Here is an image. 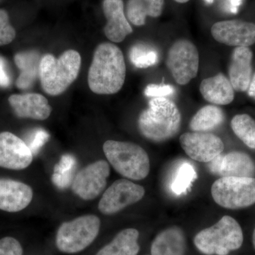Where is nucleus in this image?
Listing matches in <instances>:
<instances>
[{"label":"nucleus","mask_w":255,"mask_h":255,"mask_svg":"<svg viewBox=\"0 0 255 255\" xmlns=\"http://www.w3.org/2000/svg\"><path fill=\"white\" fill-rule=\"evenodd\" d=\"M125 60L123 53L114 43H101L96 48L89 70L88 85L97 95H114L125 82Z\"/></svg>","instance_id":"1"},{"label":"nucleus","mask_w":255,"mask_h":255,"mask_svg":"<svg viewBox=\"0 0 255 255\" xmlns=\"http://www.w3.org/2000/svg\"><path fill=\"white\" fill-rule=\"evenodd\" d=\"M181 123L179 109L167 98H152L138 119L142 135L155 142L165 141L174 137L179 132Z\"/></svg>","instance_id":"2"},{"label":"nucleus","mask_w":255,"mask_h":255,"mask_svg":"<svg viewBox=\"0 0 255 255\" xmlns=\"http://www.w3.org/2000/svg\"><path fill=\"white\" fill-rule=\"evenodd\" d=\"M81 61L80 53L74 50H66L58 58L43 55L39 73L43 90L51 96L63 93L78 78Z\"/></svg>","instance_id":"3"},{"label":"nucleus","mask_w":255,"mask_h":255,"mask_svg":"<svg viewBox=\"0 0 255 255\" xmlns=\"http://www.w3.org/2000/svg\"><path fill=\"white\" fill-rule=\"evenodd\" d=\"M194 242L196 248L203 254L227 255L241 248L243 233L236 220L225 216L214 226L197 233Z\"/></svg>","instance_id":"4"},{"label":"nucleus","mask_w":255,"mask_h":255,"mask_svg":"<svg viewBox=\"0 0 255 255\" xmlns=\"http://www.w3.org/2000/svg\"><path fill=\"white\" fill-rule=\"evenodd\" d=\"M105 155L118 173L132 180H142L150 172V159L146 151L133 142L107 140Z\"/></svg>","instance_id":"5"},{"label":"nucleus","mask_w":255,"mask_h":255,"mask_svg":"<svg viewBox=\"0 0 255 255\" xmlns=\"http://www.w3.org/2000/svg\"><path fill=\"white\" fill-rule=\"evenodd\" d=\"M100 226V219L95 215L82 216L63 223L57 233V248L69 254L83 251L97 237Z\"/></svg>","instance_id":"6"},{"label":"nucleus","mask_w":255,"mask_h":255,"mask_svg":"<svg viewBox=\"0 0 255 255\" xmlns=\"http://www.w3.org/2000/svg\"><path fill=\"white\" fill-rule=\"evenodd\" d=\"M211 195L225 209L249 207L255 204V178L221 177L213 184Z\"/></svg>","instance_id":"7"},{"label":"nucleus","mask_w":255,"mask_h":255,"mask_svg":"<svg viewBox=\"0 0 255 255\" xmlns=\"http://www.w3.org/2000/svg\"><path fill=\"white\" fill-rule=\"evenodd\" d=\"M166 65L178 85H187L199 71V55L195 45L188 40L176 41L169 48Z\"/></svg>","instance_id":"8"},{"label":"nucleus","mask_w":255,"mask_h":255,"mask_svg":"<svg viewBox=\"0 0 255 255\" xmlns=\"http://www.w3.org/2000/svg\"><path fill=\"white\" fill-rule=\"evenodd\" d=\"M145 193L142 186L128 179H119L104 193L99 203V210L105 215L117 214L141 200Z\"/></svg>","instance_id":"9"},{"label":"nucleus","mask_w":255,"mask_h":255,"mask_svg":"<svg viewBox=\"0 0 255 255\" xmlns=\"http://www.w3.org/2000/svg\"><path fill=\"white\" fill-rule=\"evenodd\" d=\"M110 174L108 162L105 160L97 161L78 172L74 178L72 189L83 200H93L105 189Z\"/></svg>","instance_id":"10"},{"label":"nucleus","mask_w":255,"mask_h":255,"mask_svg":"<svg viewBox=\"0 0 255 255\" xmlns=\"http://www.w3.org/2000/svg\"><path fill=\"white\" fill-rule=\"evenodd\" d=\"M179 142L187 155L197 162L208 163L224 150L222 140L209 132H185L179 137Z\"/></svg>","instance_id":"11"},{"label":"nucleus","mask_w":255,"mask_h":255,"mask_svg":"<svg viewBox=\"0 0 255 255\" xmlns=\"http://www.w3.org/2000/svg\"><path fill=\"white\" fill-rule=\"evenodd\" d=\"M211 32L216 41L227 46L249 47L255 43V24L248 21H219L213 25Z\"/></svg>","instance_id":"12"},{"label":"nucleus","mask_w":255,"mask_h":255,"mask_svg":"<svg viewBox=\"0 0 255 255\" xmlns=\"http://www.w3.org/2000/svg\"><path fill=\"white\" fill-rule=\"evenodd\" d=\"M32 161L33 153L26 142L11 132H0V167L21 170Z\"/></svg>","instance_id":"13"},{"label":"nucleus","mask_w":255,"mask_h":255,"mask_svg":"<svg viewBox=\"0 0 255 255\" xmlns=\"http://www.w3.org/2000/svg\"><path fill=\"white\" fill-rule=\"evenodd\" d=\"M211 173L221 177H253L255 163L246 152L234 151L226 155H220L208 162Z\"/></svg>","instance_id":"14"},{"label":"nucleus","mask_w":255,"mask_h":255,"mask_svg":"<svg viewBox=\"0 0 255 255\" xmlns=\"http://www.w3.org/2000/svg\"><path fill=\"white\" fill-rule=\"evenodd\" d=\"M31 187L11 179H0V210L18 212L26 209L33 199Z\"/></svg>","instance_id":"15"},{"label":"nucleus","mask_w":255,"mask_h":255,"mask_svg":"<svg viewBox=\"0 0 255 255\" xmlns=\"http://www.w3.org/2000/svg\"><path fill=\"white\" fill-rule=\"evenodd\" d=\"M103 11L107 22L104 31L111 41L120 43L132 33V28L124 13L123 0H104Z\"/></svg>","instance_id":"16"},{"label":"nucleus","mask_w":255,"mask_h":255,"mask_svg":"<svg viewBox=\"0 0 255 255\" xmlns=\"http://www.w3.org/2000/svg\"><path fill=\"white\" fill-rule=\"evenodd\" d=\"M9 102L15 114L20 118L46 120L52 112L48 100L39 94L13 95L10 96Z\"/></svg>","instance_id":"17"},{"label":"nucleus","mask_w":255,"mask_h":255,"mask_svg":"<svg viewBox=\"0 0 255 255\" xmlns=\"http://www.w3.org/2000/svg\"><path fill=\"white\" fill-rule=\"evenodd\" d=\"M253 56L249 47H236L233 50L228 74L235 91H248L253 78Z\"/></svg>","instance_id":"18"},{"label":"nucleus","mask_w":255,"mask_h":255,"mask_svg":"<svg viewBox=\"0 0 255 255\" xmlns=\"http://www.w3.org/2000/svg\"><path fill=\"white\" fill-rule=\"evenodd\" d=\"M235 90L229 78L222 73L201 82L200 92L204 100L216 105H228L234 100Z\"/></svg>","instance_id":"19"},{"label":"nucleus","mask_w":255,"mask_h":255,"mask_svg":"<svg viewBox=\"0 0 255 255\" xmlns=\"http://www.w3.org/2000/svg\"><path fill=\"white\" fill-rule=\"evenodd\" d=\"M187 243L179 227H171L159 233L151 246L152 255H185Z\"/></svg>","instance_id":"20"},{"label":"nucleus","mask_w":255,"mask_h":255,"mask_svg":"<svg viewBox=\"0 0 255 255\" xmlns=\"http://www.w3.org/2000/svg\"><path fill=\"white\" fill-rule=\"evenodd\" d=\"M41 58L37 51L20 52L14 56V62L19 69V76L16 80V86L20 90H27L39 78L40 63Z\"/></svg>","instance_id":"21"},{"label":"nucleus","mask_w":255,"mask_h":255,"mask_svg":"<svg viewBox=\"0 0 255 255\" xmlns=\"http://www.w3.org/2000/svg\"><path fill=\"white\" fill-rule=\"evenodd\" d=\"M164 0H128L127 4L128 20L132 24L141 26L145 24L146 18L161 16Z\"/></svg>","instance_id":"22"},{"label":"nucleus","mask_w":255,"mask_h":255,"mask_svg":"<svg viewBox=\"0 0 255 255\" xmlns=\"http://www.w3.org/2000/svg\"><path fill=\"white\" fill-rule=\"evenodd\" d=\"M138 238L139 232L136 229L123 230L96 255H137L140 251Z\"/></svg>","instance_id":"23"},{"label":"nucleus","mask_w":255,"mask_h":255,"mask_svg":"<svg viewBox=\"0 0 255 255\" xmlns=\"http://www.w3.org/2000/svg\"><path fill=\"white\" fill-rule=\"evenodd\" d=\"M224 118L223 110L217 106H205L191 119L189 127L193 132H209L220 127Z\"/></svg>","instance_id":"24"},{"label":"nucleus","mask_w":255,"mask_h":255,"mask_svg":"<svg viewBox=\"0 0 255 255\" xmlns=\"http://www.w3.org/2000/svg\"><path fill=\"white\" fill-rule=\"evenodd\" d=\"M197 177V172L192 164L182 162L174 172L170 184L171 191L177 196L187 194Z\"/></svg>","instance_id":"25"},{"label":"nucleus","mask_w":255,"mask_h":255,"mask_svg":"<svg viewBox=\"0 0 255 255\" xmlns=\"http://www.w3.org/2000/svg\"><path fill=\"white\" fill-rule=\"evenodd\" d=\"M231 128L236 136L248 147L255 149V121L248 114H238L231 121Z\"/></svg>","instance_id":"26"},{"label":"nucleus","mask_w":255,"mask_h":255,"mask_svg":"<svg viewBox=\"0 0 255 255\" xmlns=\"http://www.w3.org/2000/svg\"><path fill=\"white\" fill-rule=\"evenodd\" d=\"M129 58L137 68H150L158 62V52L152 46L140 43L131 47L129 51Z\"/></svg>","instance_id":"27"},{"label":"nucleus","mask_w":255,"mask_h":255,"mask_svg":"<svg viewBox=\"0 0 255 255\" xmlns=\"http://www.w3.org/2000/svg\"><path fill=\"white\" fill-rule=\"evenodd\" d=\"M76 166V160L73 156L65 155L59 162L55 164L52 180L59 189H65L70 185Z\"/></svg>","instance_id":"28"},{"label":"nucleus","mask_w":255,"mask_h":255,"mask_svg":"<svg viewBox=\"0 0 255 255\" xmlns=\"http://www.w3.org/2000/svg\"><path fill=\"white\" fill-rule=\"evenodd\" d=\"M16 37V31L10 24L8 13L4 9H0V46L7 45Z\"/></svg>","instance_id":"29"},{"label":"nucleus","mask_w":255,"mask_h":255,"mask_svg":"<svg viewBox=\"0 0 255 255\" xmlns=\"http://www.w3.org/2000/svg\"><path fill=\"white\" fill-rule=\"evenodd\" d=\"M175 92V89L170 85H156L150 84L145 87L144 94L146 97L152 98H167L169 96L173 95Z\"/></svg>","instance_id":"30"},{"label":"nucleus","mask_w":255,"mask_h":255,"mask_svg":"<svg viewBox=\"0 0 255 255\" xmlns=\"http://www.w3.org/2000/svg\"><path fill=\"white\" fill-rule=\"evenodd\" d=\"M21 244L14 238L6 237L0 240V255H22Z\"/></svg>","instance_id":"31"},{"label":"nucleus","mask_w":255,"mask_h":255,"mask_svg":"<svg viewBox=\"0 0 255 255\" xmlns=\"http://www.w3.org/2000/svg\"><path fill=\"white\" fill-rule=\"evenodd\" d=\"M49 135L43 129H37L32 133L31 140L28 143V147L31 149L32 153L36 155L38 150L43 147L45 142L48 140Z\"/></svg>","instance_id":"32"},{"label":"nucleus","mask_w":255,"mask_h":255,"mask_svg":"<svg viewBox=\"0 0 255 255\" xmlns=\"http://www.w3.org/2000/svg\"><path fill=\"white\" fill-rule=\"evenodd\" d=\"M11 83V80L7 71L4 58L0 56V87H7Z\"/></svg>","instance_id":"33"},{"label":"nucleus","mask_w":255,"mask_h":255,"mask_svg":"<svg viewBox=\"0 0 255 255\" xmlns=\"http://www.w3.org/2000/svg\"><path fill=\"white\" fill-rule=\"evenodd\" d=\"M248 95L252 98L255 99V73L252 78L251 84H250L249 88L248 90Z\"/></svg>","instance_id":"34"},{"label":"nucleus","mask_w":255,"mask_h":255,"mask_svg":"<svg viewBox=\"0 0 255 255\" xmlns=\"http://www.w3.org/2000/svg\"><path fill=\"white\" fill-rule=\"evenodd\" d=\"M174 1H177L178 3H180V4H184V3H187L188 1H190V0H174Z\"/></svg>","instance_id":"35"},{"label":"nucleus","mask_w":255,"mask_h":255,"mask_svg":"<svg viewBox=\"0 0 255 255\" xmlns=\"http://www.w3.org/2000/svg\"><path fill=\"white\" fill-rule=\"evenodd\" d=\"M253 246H254V248L255 249V228L254 233H253Z\"/></svg>","instance_id":"36"}]
</instances>
